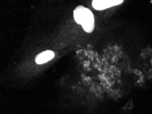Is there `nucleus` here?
I'll return each mask as SVG.
<instances>
[{
    "mask_svg": "<svg viewBox=\"0 0 152 114\" xmlns=\"http://www.w3.org/2000/svg\"><path fill=\"white\" fill-rule=\"evenodd\" d=\"M74 18L78 24L81 25L86 32L91 33L94 28V17L90 10L85 7L78 6L74 11Z\"/></svg>",
    "mask_w": 152,
    "mask_h": 114,
    "instance_id": "1",
    "label": "nucleus"
},
{
    "mask_svg": "<svg viewBox=\"0 0 152 114\" xmlns=\"http://www.w3.org/2000/svg\"><path fill=\"white\" fill-rule=\"evenodd\" d=\"M124 0H93L92 6L96 10H102L121 4Z\"/></svg>",
    "mask_w": 152,
    "mask_h": 114,
    "instance_id": "2",
    "label": "nucleus"
},
{
    "mask_svg": "<svg viewBox=\"0 0 152 114\" xmlns=\"http://www.w3.org/2000/svg\"><path fill=\"white\" fill-rule=\"evenodd\" d=\"M55 57V53L52 51H46L40 53L36 57V62L38 64H45L53 59Z\"/></svg>",
    "mask_w": 152,
    "mask_h": 114,
    "instance_id": "3",
    "label": "nucleus"
}]
</instances>
